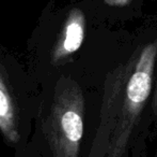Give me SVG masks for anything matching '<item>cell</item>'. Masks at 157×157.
I'll use <instances>...</instances> for the list:
<instances>
[{
    "label": "cell",
    "mask_w": 157,
    "mask_h": 157,
    "mask_svg": "<svg viewBox=\"0 0 157 157\" xmlns=\"http://www.w3.org/2000/svg\"><path fill=\"white\" fill-rule=\"evenodd\" d=\"M157 38L138 48L106 78L99 124L90 157H125L151 96Z\"/></svg>",
    "instance_id": "1"
},
{
    "label": "cell",
    "mask_w": 157,
    "mask_h": 157,
    "mask_svg": "<svg viewBox=\"0 0 157 157\" xmlns=\"http://www.w3.org/2000/svg\"><path fill=\"white\" fill-rule=\"evenodd\" d=\"M85 99L79 85L63 80L56 89L45 125L52 157H78L83 134Z\"/></svg>",
    "instance_id": "2"
},
{
    "label": "cell",
    "mask_w": 157,
    "mask_h": 157,
    "mask_svg": "<svg viewBox=\"0 0 157 157\" xmlns=\"http://www.w3.org/2000/svg\"><path fill=\"white\" fill-rule=\"evenodd\" d=\"M85 15L80 10L74 9L66 19L62 36L54 51V60L61 61L77 52L85 39Z\"/></svg>",
    "instance_id": "3"
},
{
    "label": "cell",
    "mask_w": 157,
    "mask_h": 157,
    "mask_svg": "<svg viewBox=\"0 0 157 157\" xmlns=\"http://www.w3.org/2000/svg\"><path fill=\"white\" fill-rule=\"evenodd\" d=\"M0 130L10 142H17L19 136V119L14 98L0 71Z\"/></svg>",
    "instance_id": "4"
},
{
    "label": "cell",
    "mask_w": 157,
    "mask_h": 157,
    "mask_svg": "<svg viewBox=\"0 0 157 157\" xmlns=\"http://www.w3.org/2000/svg\"><path fill=\"white\" fill-rule=\"evenodd\" d=\"M132 0H104L106 4H108L109 6H114V8H122V6H127L128 3H130Z\"/></svg>",
    "instance_id": "5"
},
{
    "label": "cell",
    "mask_w": 157,
    "mask_h": 157,
    "mask_svg": "<svg viewBox=\"0 0 157 157\" xmlns=\"http://www.w3.org/2000/svg\"><path fill=\"white\" fill-rule=\"evenodd\" d=\"M152 112L154 115H157V83L155 87V92H154L153 100H152Z\"/></svg>",
    "instance_id": "6"
},
{
    "label": "cell",
    "mask_w": 157,
    "mask_h": 157,
    "mask_svg": "<svg viewBox=\"0 0 157 157\" xmlns=\"http://www.w3.org/2000/svg\"><path fill=\"white\" fill-rule=\"evenodd\" d=\"M153 157H157V149H156V152H155V154H154Z\"/></svg>",
    "instance_id": "7"
}]
</instances>
